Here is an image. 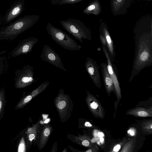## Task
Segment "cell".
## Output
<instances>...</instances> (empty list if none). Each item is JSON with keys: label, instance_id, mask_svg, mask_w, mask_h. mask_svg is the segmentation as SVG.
<instances>
[{"label": "cell", "instance_id": "17", "mask_svg": "<svg viewBox=\"0 0 152 152\" xmlns=\"http://www.w3.org/2000/svg\"><path fill=\"white\" fill-rule=\"evenodd\" d=\"M101 12V7L98 0H94L83 11L87 14H93L98 15Z\"/></svg>", "mask_w": 152, "mask_h": 152}, {"label": "cell", "instance_id": "18", "mask_svg": "<svg viewBox=\"0 0 152 152\" xmlns=\"http://www.w3.org/2000/svg\"><path fill=\"white\" fill-rule=\"evenodd\" d=\"M23 8L21 4L19 3L15 5L10 10L6 18L5 23H8L13 20L21 12Z\"/></svg>", "mask_w": 152, "mask_h": 152}, {"label": "cell", "instance_id": "13", "mask_svg": "<svg viewBox=\"0 0 152 152\" xmlns=\"http://www.w3.org/2000/svg\"><path fill=\"white\" fill-rule=\"evenodd\" d=\"M132 0H111V12L117 16L125 14L131 5Z\"/></svg>", "mask_w": 152, "mask_h": 152}, {"label": "cell", "instance_id": "12", "mask_svg": "<svg viewBox=\"0 0 152 152\" xmlns=\"http://www.w3.org/2000/svg\"><path fill=\"white\" fill-rule=\"evenodd\" d=\"M100 33L103 36L106 43V49L112 61H114L115 57L114 46L110 36L106 24L104 22L101 23L99 27Z\"/></svg>", "mask_w": 152, "mask_h": 152}, {"label": "cell", "instance_id": "3", "mask_svg": "<svg viewBox=\"0 0 152 152\" xmlns=\"http://www.w3.org/2000/svg\"><path fill=\"white\" fill-rule=\"evenodd\" d=\"M46 29L53 40L65 49L71 51L78 50L81 49V46L68 34L51 24L48 23Z\"/></svg>", "mask_w": 152, "mask_h": 152}, {"label": "cell", "instance_id": "26", "mask_svg": "<svg viewBox=\"0 0 152 152\" xmlns=\"http://www.w3.org/2000/svg\"><path fill=\"white\" fill-rule=\"evenodd\" d=\"M83 0H61L58 4L61 5L67 4H73L80 2Z\"/></svg>", "mask_w": 152, "mask_h": 152}, {"label": "cell", "instance_id": "4", "mask_svg": "<svg viewBox=\"0 0 152 152\" xmlns=\"http://www.w3.org/2000/svg\"><path fill=\"white\" fill-rule=\"evenodd\" d=\"M62 27L71 34L81 43H83V39L91 40L90 30L80 20L69 18L60 21Z\"/></svg>", "mask_w": 152, "mask_h": 152}, {"label": "cell", "instance_id": "35", "mask_svg": "<svg viewBox=\"0 0 152 152\" xmlns=\"http://www.w3.org/2000/svg\"><path fill=\"white\" fill-rule=\"evenodd\" d=\"M64 151H62V152H66V149L65 150L64 149Z\"/></svg>", "mask_w": 152, "mask_h": 152}, {"label": "cell", "instance_id": "20", "mask_svg": "<svg viewBox=\"0 0 152 152\" xmlns=\"http://www.w3.org/2000/svg\"><path fill=\"white\" fill-rule=\"evenodd\" d=\"M39 126V122H38L32 127L28 128L26 134L28 142H31L33 140H35Z\"/></svg>", "mask_w": 152, "mask_h": 152}, {"label": "cell", "instance_id": "7", "mask_svg": "<svg viewBox=\"0 0 152 152\" xmlns=\"http://www.w3.org/2000/svg\"><path fill=\"white\" fill-rule=\"evenodd\" d=\"M40 57L42 60L65 72L67 71L63 65L59 55L47 45L45 44L43 46Z\"/></svg>", "mask_w": 152, "mask_h": 152}, {"label": "cell", "instance_id": "1", "mask_svg": "<svg viewBox=\"0 0 152 152\" xmlns=\"http://www.w3.org/2000/svg\"><path fill=\"white\" fill-rule=\"evenodd\" d=\"M134 33L135 42V56L129 82L144 68L152 65L151 18L146 17L141 19L137 24Z\"/></svg>", "mask_w": 152, "mask_h": 152}, {"label": "cell", "instance_id": "25", "mask_svg": "<svg viewBox=\"0 0 152 152\" xmlns=\"http://www.w3.org/2000/svg\"><path fill=\"white\" fill-rule=\"evenodd\" d=\"M134 139H132L126 143L124 146L121 152H132L133 148V143Z\"/></svg>", "mask_w": 152, "mask_h": 152}, {"label": "cell", "instance_id": "33", "mask_svg": "<svg viewBox=\"0 0 152 152\" xmlns=\"http://www.w3.org/2000/svg\"><path fill=\"white\" fill-rule=\"evenodd\" d=\"M97 135V136L99 137H103L104 136V135L103 133L100 132H98Z\"/></svg>", "mask_w": 152, "mask_h": 152}, {"label": "cell", "instance_id": "14", "mask_svg": "<svg viewBox=\"0 0 152 152\" xmlns=\"http://www.w3.org/2000/svg\"><path fill=\"white\" fill-rule=\"evenodd\" d=\"M100 67L104 85L107 94L109 96H110L112 91L115 93H116V91L112 80L108 73L107 64L105 63H101Z\"/></svg>", "mask_w": 152, "mask_h": 152}, {"label": "cell", "instance_id": "30", "mask_svg": "<svg viewBox=\"0 0 152 152\" xmlns=\"http://www.w3.org/2000/svg\"><path fill=\"white\" fill-rule=\"evenodd\" d=\"M127 132L129 134L132 136H134L135 134V130L133 128L129 129Z\"/></svg>", "mask_w": 152, "mask_h": 152}, {"label": "cell", "instance_id": "24", "mask_svg": "<svg viewBox=\"0 0 152 152\" xmlns=\"http://www.w3.org/2000/svg\"><path fill=\"white\" fill-rule=\"evenodd\" d=\"M142 129L144 132L149 134L152 133V121L151 120L146 121L142 124Z\"/></svg>", "mask_w": 152, "mask_h": 152}, {"label": "cell", "instance_id": "19", "mask_svg": "<svg viewBox=\"0 0 152 152\" xmlns=\"http://www.w3.org/2000/svg\"><path fill=\"white\" fill-rule=\"evenodd\" d=\"M74 139L75 142L80 145L89 148L93 145L87 135H80L75 137Z\"/></svg>", "mask_w": 152, "mask_h": 152}, {"label": "cell", "instance_id": "8", "mask_svg": "<svg viewBox=\"0 0 152 152\" xmlns=\"http://www.w3.org/2000/svg\"><path fill=\"white\" fill-rule=\"evenodd\" d=\"M38 41V39L31 37L24 39L21 41L12 51L11 56L15 57L28 54L32 51L34 45Z\"/></svg>", "mask_w": 152, "mask_h": 152}, {"label": "cell", "instance_id": "10", "mask_svg": "<svg viewBox=\"0 0 152 152\" xmlns=\"http://www.w3.org/2000/svg\"><path fill=\"white\" fill-rule=\"evenodd\" d=\"M86 91L87 96L86 101L89 110L95 117L103 119L105 112L103 107L94 96L88 91L86 90Z\"/></svg>", "mask_w": 152, "mask_h": 152}, {"label": "cell", "instance_id": "29", "mask_svg": "<svg viewBox=\"0 0 152 152\" xmlns=\"http://www.w3.org/2000/svg\"><path fill=\"white\" fill-rule=\"evenodd\" d=\"M99 150V148L96 145H93L92 146L89 148V149H88L87 151H86L85 152H98V151Z\"/></svg>", "mask_w": 152, "mask_h": 152}, {"label": "cell", "instance_id": "36", "mask_svg": "<svg viewBox=\"0 0 152 152\" xmlns=\"http://www.w3.org/2000/svg\"><path fill=\"white\" fill-rule=\"evenodd\" d=\"M138 1H141V0H137Z\"/></svg>", "mask_w": 152, "mask_h": 152}, {"label": "cell", "instance_id": "32", "mask_svg": "<svg viewBox=\"0 0 152 152\" xmlns=\"http://www.w3.org/2000/svg\"><path fill=\"white\" fill-rule=\"evenodd\" d=\"M85 126L86 127H91L92 126L91 123L88 122H86L85 124Z\"/></svg>", "mask_w": 152, "mask_h": 152}, {"label": "cell", "instance_id": "31", "mask_svg": "<svg viewBox=\"0 0 152 152\" xmlns=\"http://www.w3.org/2000/svg\"><path fill=\"white\" fill-rule=\"evenodd\" d=\"M4 68V63L2 60L0 59V75L2 73Z\"/></svg>", "mask_w": 152, "mask_h": 152}, {"label": "cell", "instance_id": "9", "mask_svg": "<svg viewBox=\"0 0 152 152\" xmlns=\"http://www.w3.org/2000/svg\"><path fill=\"white\" fill-rule=\"evenodd\" d=\"M85 67L86 71L95 85L98 88H100L101 86L100 76L96 61L92 58L87 57L85 62Z\"/></svg>", "mask_w": 152, "mask_h": 152}, {"label": "cell", "instance_id": "15", "mask_svg": "<svg viewBox=\"0 0 152 152\" xmlns=\"http://www.w3.org/2000/svg\"><path fill=\"white\" fill-rule=\"evenodd\" d=\"M126 114L137 117H151L152 116V107L149 108L142 107L135 108L127 111Z\"/></svg>", "mask_w": 152, "mask_h": 152}, {"label": "cell", "instance_id": "11", "mask_svg": "<svg viewBox=\"0 0 152 152\" xmlns=\"http://www.w3.org/2000/svg\"><path fill=\"white\" fill-rule=\"evenodd\" d=\"M102 47L103 52L107 59V67L108 73L114 85L118 100H120L121 98V95L119 81L113 67L112 61L108 53L104 46L102 45Z\"/></svg>", "mask_w": 152, "mask_h": 152}, {"label": "cell", "instance_id": "27", "mask_svg": "<svg viewBox=\"0 0 152 152\" xmlns=\"http://www.w3.org/2000/svg\"><path fill=\"white\" fill-rule=\"evenodd\" d=\"M25 142L24 141V139L23 137L21 140L19 144L18 148V152H24L25 151L24 150H25Z\"/></svg>", "mask_w": 152, "mask_h": 152}, {"label": "cell", "instance_id": "22", "mask_svg": "<svg viewBox=\"0 0 152 152\" xmlns=\"http://www.w3.org/2000/svg\"><path fill=\"white\" fill-rule=\"evenodd\" d=\"M23 93V96L15 106V109L16 110L23 108L33 98L32 96L29 94L25 95Z\"/></svg>", "mask_w": 152, "mask_h": 152}, {"label": "cell", "instance_id": "16", "mask_svg": "<svg viewBox=\"0 0 152 152\" xmlns=\"http://www.w3.org/2000/svg\"><path fill=\"white\" fill-rule=\"evenodd\" d=\"M52 131V128L49 124L45 125L41 132L40 139L39 149H42L47 143Z\"/></svg>", "mask_w": 152, "mask_h": 152}, {"label": "cell", "instance_id": "6", "mask_svg": "<svg viewBox=\"0 0 152 152\" xmlns=\"http://www.w3.org/2000/svg\"><path fill=\"white\" fill-rule=\"evenodd\" d=\"M54 103L61 121L68 118L72 109L73 104L69 96L65 94L63 89L60 90Z\"/></svg>", "mask_w": 152, "mask_h": 152}, {"label": "cell", "instance_id": "28", "mask_svg": "<svg viewBox=\"0 0 152 152\" xmlns=\"http://www.w3.org/2000/svg\"><path fill=\"white\" fill-rule=\"evenodd\" d=\"M126 139H125L123 141L121 142V143H119L115 145L113 147V151L112 152H118L121 148V145H123L124 142H125Z\"/></svg>", "mask_w": 152, "mask_h": 152}, {"label": "cell", "instance_id": "34", "mask_svg": "<svg viewBox=\"0 0 152 152\" xmlns=\"http://www.w3.org/2000/svg\"><path fill=\"white\" fill-rule=\"evenodd\" d=\"M99 140L101 143L102 144H103L104 142V139L103 137H100Z\"/></svg>", "mask_w": 152, "mask_h": 152}, {"label": "cell", "instance_id": "2", "mask_svg": "<svg viewBox=\"0 0 152 152\" xmlns=\"http://www.w3.org/2000/svg\"><path fill=\"white\" fill-rule=\"evenodd\" d=\"M39 16L31 15L21 18L0 30V40H13L30 28L39 20Z\"/></svg>", "mask_w": 152, "mask_h": 152}, {"label": "cell", "instance_id": "21", "mask_svg": "<svg viewBox=\"0 0 152 152\" xmlns=\"http://www.w3.org/2000/svg\"><path fill=\"white\" fill-rule=\"evenodd\" d=\"M6 103L5 89L2 88L0 89V120L4 117Z\"/></svg>", "mask_w": 152, "mask_h": 152}, {"label": "cell", "instance_id": "5", "mask_svg": "<svg viewBox=\"0 0 152 152\" xmlns=\"http://www.w3.org/2000/svg\"><path fill=\"white\" fill-rule=\"evenodd\" d=\"M34 67L30 65L24 66L15 71V87L17 89L24 88L37 81L34 77Z\"/></svg>", "mask_w": 152, "mask_h": 152}, {"label": "cell", "instance_id": "23", "mask_svg": "<svg viewBox=\"0 0 152 152\" xmlns=\"http://www.w3.org/2000/svg\"><path fill=\"white\" fill-rule=\"evenodd\" d=\"M49 84V82L48 81L44 82L29 94L32 96L33 98H34L44 91Z\"/></svg>", "mask_w": 152, "mask_h": 152}]
</instances>
